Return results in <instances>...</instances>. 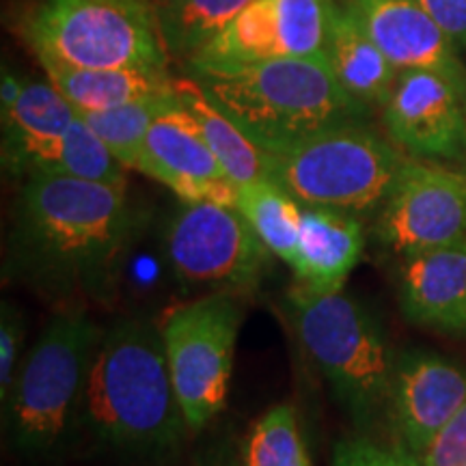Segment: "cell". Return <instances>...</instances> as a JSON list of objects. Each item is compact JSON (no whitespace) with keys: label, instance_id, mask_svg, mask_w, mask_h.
Masks as SVG:
<instances>
[{"label":"cell","instance_id":"cell-1","mask_svg":"<svg viewBox=\"0 0 466 466\" xmlns=\"http://www.w3.org/2000/svg\"><path fill=\"white\" fill-rule=\"evenodd\" d=\"M134 227L127 184L37 173L17 197L5 272L55 296H102Z\"/></svg>","mask_w":466,"mask_h":466},{"label":"cell","instance_id":"cell-2","mask_svg":"<svg viewBox=\"0 0 466 466\" xmlns=\"http://www.w3.org/2000/svg\"><path fill=\"white\" fill-rule=\"evenodd\" d=\"M78 419L93 439L127 456H165L188 421L168 370L162 329L119 319L104 330Z\"/></svg>","mask_w":466,"mask_h":466},{"label":"cell","instance_id":"cell-3","mask_svg":"<svg viewBox=\"0 0 466 466\" xmlns=\"http://www.w3.org/2000/svg\"><path fill=\"white\" fill-rule=\"evenodd\" d=\"M188 74L214 106L266 154H277L330 127L359 124L370 115V108L354 100L322 61L218 63L192 58Z\"/></svg>","mask_w":466,"mask_h":466},{"label":"cell","instance_id":"cell-4","mask_svg":"<svg viewBox=\"0 0 466 466\" xmlns=\"http://www.w3.org/2000/svg\"><path fill=\"white\" fill-rule=\"evenodd\" d=\"M289 305L302 350L335 400L359 425L374 423L389 408L398 363L378 319L343 289L318 291L300 281Z\"/></svg>","mask_w":466,"mask_h":466},{"label":"cell","instance_id":"cell-5","mask_svg":"<svg viewBox=\"0 0 466 466\" xmlns=\"http://www.w3.org/2000/svg\"><path fill=\"white\" fill-rule=\"evenodd\" d=\"M406 162L398 145L359 121L268 154V177L302 208L365 220L380 212Z\"/></svg>","mask_w":466,"mask_h":466},{"label":"cell","instance_id":"cell-6","mask_svg":"<svg viewBox=\"0 0 466 466\" xmlns=\"http://www.w3.org/2000/svg\"><path fill=\"white\" fill-rule=\"evenodd\" d=\"M104 330L85 309L58 311L28 350L5 401L9 439L25 453H46L74 421Z\"/></svg>","mask_w":466,"mask_h":466},{"label":"cell","instance_id":"cell-7","mask_svg":"<svg viewBox=\"0 0 466 466\" xmlns=\"http://www.w3.org/2000/svg\"><path fill=\"white\" fill-rule=\"evenodd\" d=\"M25 35L42 63L76 69L165 67L147 0H46Z\"/></svg>","mask_w":466,"mask_h":466},{"label":"cell","instance_id":"cell-8","mask_svg":"<svg viewBox=\"0 0 466 466\" xmlns=\"http://www.w3.org/2000/svg\"><path fill=\"white\" fill-rule=\"evenodd\" d=\"M242 307L214 291L167 313L162 324L168 370L192 432L218 417L229 393Z\"/></svg>","mask_w":466,"mask_h":466},{"label":"cell","instance_id":"cell-9","mask_svg":"<svg viewBox=\"0 0 466 466\" xmlns=\"http://www.w3.org/2000/svg\"><path fill=\"white\" fill-rule=\"evenodd\" d=\"M165 255L186 288L231 294L258 288L272 253L238 208L182 201L167 223Z\"/></svg>","mask_w":466,"mask_h":466},{"label":"cell","instance_id":"cell-10","mask_svg":"<svg viewBox=\"0 0 466 466\" xmlns=\"http://www.w3.org/2000/svg\"><path fill=\"white\" fill-rule=\"evenodd\" d=\"M378 242L401 259L466 238V173L408 158L376 214Z\"/></svg>","mask_w":466,"mask_h":466},{"label":"cell","instance_id":"cell-11","mask_svg":"<svg viewBox=\"0 0 466 466\" xmlns=\"http://www.w3.org/2000/svg\"><path fill=\"white\" fill-rule=\"evenodd\" d=\"M333 7V0H253L192 58L218 63L309 58L329 63Z\"/></svg>","mask_w":466,"mask_h":466},{"label":"cell","instance_id":"cell-12","mask_svg":"<svg viewBox=\"0 0 466 466\" xmlns=\"http://www.w3.org/2000/svg\"><path fill=\"white\" fill-rule=\"evenodd\" d=\"M389 138L415 160L466 162V96L428 69L400 72L382 106Z\"/></svg>","mask_w":466,"mask_h":466},{"label":"cell","instance_id":"cell-13","mask_svg":"<svg viewBox=\"0 0 466 466\" xmlns=\"http://www.w3.org/2000/svg\"><path fill=\"white\" fill-rule=\"evenodd\" d=\"M138 171L165 184L182 201H212L236 208L238 186L208 147L195 116L179 100L151 124Z\"/></svg>","mask_w":466,"mask_h":466},{"label":"cell","instance_id":"cell-14","mask_svg":"<svg viewBox=\"0 0 466 466\" xmlns=\"http://www.w3.org/2000/svg\"><path fill=\"white\" fill-rule=\"evenodd\" d=\"M464 401L466 374L458 365L421 350L400 354L387 410L398 442L419 462Z\"/></svg>","mask_w":466,"mask_h":466},{"label":"cell","instance_id":"cell-15","mask_svg":"<svg viewBox=\"0 0 466 466\" xmlns=\"http://www.w3.org/2000/svg\"><path fill=\"white\" fill-rule=\"evenodd\" d=\"M346 5L400 72H436L466 96V67L456 55L458 46L419 0H346Z\"/></svg>","mask_w":466,"mask_h":466},{"label":"cell","instance_id":"cell-16","mask_svg":"<svg viewBox=\"0 0 466 466\" xmlns=\"http://www.w3.org/2000/svg\"><path fill=\"white\" fill-rule=\"evenodd\" d=\"M400 305L412 324L466 335V238L401 259Z\"/></svg>","mask_w":466,"mask_h":466},{"label":"cell","instance_id":"cell-17","mask_svg":"<svg viewBox=\"0 0 466 466\" xmlns=\"http://www.w3.org/2000/svg\"><path fill=\"white\" fill-rule=\"evenodd\" d=\"M363 250V218L329 208L300 206L299 258L291 266L300 283L318 291L343 289Z\"/></svg>","mask_w":466,"mask_h":466},{"label":"cell","instance_id":"cell-18","mask_svg":"<svg viewBox=\"0 0 466 466\" xmlns=\"http://www.w3.org/2000/svg\"><path fill=\"white\" fill-rule=\"evenodd\" d=\"M78 110L55 85L28 83L14 106L3 110V162L15 175H31L37 162L66 137Z\"/></svg>","mask_w":466,"mask_h":466},{"label":"cell","instance_id":"cell-19","mask_svg":"<svg viewBox=\"0 0 466 466\" xmlns=\"http://www.w3.org/2000/svg\"><path fill=\"white\" fill-rule=\"evenodd\" d=\"M329 67L337 83L363 106H384L400 69L367 35L348 5H335L329 33Z\"/></svg>","mask_w":466,"mask_h":466},{"label":"cell","instance_id":"cell-20","mask_svg":"<svg viewBox=\"0 0 466 466\" xmlns=\"http://www.w3.org/2000/svg\"><path fill=\"white\" fill-rule=\"evenodd\" d=\"M42 66L50 83L78 113H97L175 93V80L165 67L76 69L56 63Z\"/></svg>","mask_w":466,"mask_h":466},{"label":"cell","instance_id":"cell-21","mask_svg":"<svg viewBox=\"0 0 466 466\" xmlns=\"http://www.w3.org/2000/svg\"><path fill=\"white\" fill-rule=\"evenodd\" d=\"M175 96L195 116L208 147L212 149V154L217 156L225 173L238 188L258 182H270L266 151L258 143L250 141L223 110L214 106L195 78L175 80Z\"/></svg>","mask_w":466,"mask_h":466},{"label":"cell","instance_id":"cell-22","mask_svg":"<svg viewBox=\"0 0 466 466\" xmlns=\"http://www.w3.org/2000/svg\"><path fill=\"white\" fill-rule=\"evenodd\" d=\"M253 0H156L160 37L173 55L190 61L217 39Z\"/></svg>","mask_w":466,"mask_h":466},{"label":"cell","instance_id":"cell-23","mask_svg":"<svg viewBox=\"0 0 466 466\" xmlns=\"http://www.w3.org/2000/svg\"><path fill=\"white\" fill-rule=\"evenodd\" d=\"M236 208L275 258L289 268L296 264L300 244V206L275 182H258L238 188Z\"/></svg>","mask_w":466,"mask_h":466},{"label":"cell","instance_id":"cell-24","mask_svg":"<svg viewBox=\"0 0 466 466\" xmlns=\"http://www.w3.org/2000/svg\"><path fill=\"white\" fill-rule=\"evenodd\" d=\"M177 104V96L147 97V100L126 104V106L97 110V113H78L83 121L91 127L102 143L110 149V154L121 162L126 168L141 167L145 138L151 124Z\"/></svg>","mask_w":466,"mask_h":466},{"label":"cell","instance_id":"cell-25","mask_svg":"<svg viewBox=\"0 0 466 466\" xmlns=\"http://www.w3.org/2000/svg\"><path fill=\"white\" fill-rule=\"evenodd\" d=\"M37 173L69 175L104 184H127L126 167L110 154L102 138L85 124L80 115L66 137L39 160L33 175Z\"/></svg>","mask_w":466,"mask_h":466},{"label":"cell","instance_id":"cell-26","mask_svg":"<svg viewBox=\"0 0 466 466\" xmlns=\"http://www.w3.org/2000/svg\"><path fill=\"white\" fill-rule=\"evenodd\" d=\"M242 466H313L299 430L296 408L279 404L250 430Z\"/></svg>","mask_w":466,"mask_h":466},{"label":"cell","instance_id":"cell-27","mask_svg":"<svg viewBox=\"0 0 466 466\" xmlns=\"http://www.w3.org/2000/svg\"><path fill=\"white\" fill-rule=\"evenodd\" d=\"M330 466H421V462L400 442L382 445L359 436L337 442Z\"/></svg>","mask_w":466,"mask_h":466},{"label":"cell","instance_id":"cell-28","mask_svg":"<svg viewBox=\"0 0 466 466\" xmlns=\"http://www.w3.org/2000/svg\"><path fill=\"white\" fill-rule=\"evenodd\" d=\"M22 339H25L22 313L9 302H3L0 307V401L3 404L7 401L20 371L17 357H20Z\"/></svg>","mask_w":466,"mask_h":466},{"label":"cell","instance_id":"cell-29","mask_svg":"<svg viewBox=\"0 0 466 466\" xmlns=\"http://www.w3.org/2000/svg\"><path fill=\"white\" fill-rule=\"evenodd\" d=\"M421 466H466V401L436 434L423 453Z\"/></svg>","mask_w":466,"mask_h":466},{"label":"cell","instance_id":"cell-30","mask_svg":"<svg viewBox=\"0 0 466 466\" xmlns=\"http://www.w3.org/2000/svg\"><path fill=\"white\" fill-rule=\"evenodd\" d=\"M421 7L434 17L453 39V44L466 48V0H419Z\"/></svg>","mask_w":466,"mask_h":466},{"label":"cell","instance_id":"cell-31","mask_svg":"<svg viewBox=\"0 0 466 466\" xmlns=\"http://www.w3.org/2000/svg\"><path fill=\"white\" fill-rule=\"evenodd\" d=\"M22 89H25V85H22L15 76L3 72V86H0V104H3V110L14 106L17 97H20Z\"/></svg>","mask_w":466,"mask_h":466}]
</instances>
